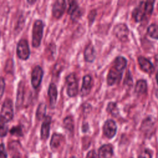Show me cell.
<instances>
[{"instance_id": "6da1fadb", "label": "cell", "mask_w": 158, "mask_h": 158, "mask_svg": "<svg viewBox=\"0 0 158 158\" xmlns=\"http://www.w3.org/2000/svg\"><path fill=\"white\" fill-rule=\"evenodd\" d=\"M44 23L40 19H37L33 23L32 28V46L38 48L40 46L43 35Z\"/></svg>"}, {"instance_id": "7a4b0ae2", "label": "cell", "mask_w": 158, "mask_h": 158, "mask_svg": "<svg viewBox=\"0 0 158 158\" xmlns=\"http://www.w3.org/2000/svg\"><path fill=\"white\" fill-rule=\"evenodd\" d=\"M0 117L2 118L7 122L11 121L14 117L13 102L10 99H6L1 107Z\"/></svg>"}, {"instance_id": "3957f363", "label": "cell", "mask_w": 158, "mask_h": 158, "mask_svg": "<svg viewBox=\"0 0 158 158\" xmlns=\"http://www.w3.org/2000/svg\"><path fill=\"white\" fill-rule=\"evenodd\" d=\"M67 93L70 97H75L78 94V81L75 73L68 75L65 78Z\"/></svg>"}, {"instance_id": "277c9868", "label": "cell", "mask_w": 158, "mask_h": 158, "mask_svg": "<svg viewBox=\"0 0 158 158\" xmlns=\"http://www.w3.org/2000/svg\"><path fill=\"white\" fill-rule=\"evenodd\" d=\"M17 55L18 57L22 60H27L30 55V50L28 41L26 39H21L17 45Z\"/></svg>"}, {"instance_id": "5b68a950", "label": "cell", "mask_w": 158, "mask_h": 158, "mask_svg": "<svg viewBox=\"0 0 158 158\" xmlns=\"http://www.w3.org/2000/svg\"><path fill=\"white\" fill-rule=\"evenodd\" d=\"M44 72L42 67L36 65L32 70L31 74V84L34 89H37L41 85L43 77Z\"/></svg>"}, {"instance_id": "8992f818", "label": "cell", "mask_w": 158, "mask_h": 158, "mask_svg": "<svg viewBox=\"0 0 158 158\" xmlns=\"http://www.w3.org/2000/svg\"><path fill=\"white\" fill-rule=\"evenodd\" d=\"M114 33L115 36L122 41H126L128 40L129 30L128 27L125 23H118L115 26Z\"/></svg>"}, {"instance_id": "52a82bcc", "label": "cell", "mask_w": 158, "mask_h": 158, "mask_svg": "<svg viewBox=\"0 0 158 158\" xmlns=\"http://www.w3.org/2000/svg\"><path fill=\"white\" fill-rule=\"evenodd\" d=\"M65 142V138L61 134L54 133L51 139L50 147L54 152L59 151L64 145Z\"/></svg>"}, {"instance_id": "ba28073f", "label": "cell", "mask_w": 158, "mask_h": 158, "mask_svg": "<svg viewBox=\"0 0 158 158\" xmlns=\"http://www.w3.org/2000/svg\"><path fill=\"white\" fill-rule=\"evenodd\" d=\"M123 72L115 69L112 66L109 70L107 77V83L109 85H113L118 83L122 78Z\"/></svg>"}, {"instance_id": "9c48e42d", "label": "cell", "mask_w": 158, "mask_h": 158, "mask_svg": "<svg viewBox=\"0 0 158 158\" xmlns=\"http://www.w3.org/2000/svg\"><path fill=\"white\" fill-rule=\"evenodd\" d=\"M117 131V125L115 122L111 119L107 120L103 125V132L108 138H113Z\"/></svg>"}, {"instance_id": "30bf717a", "label": "cell", "mask_w": 158, "mask_h": 158, "mask_svg": "<svg viewBox=\"0 0 158 158\" xmlns=\"http://www.w3.org/2000/svg\"><path fill=\"white\" fill-rule=\"evenodd\" d=\"M65 1L64 0L56 1L53 4L52 9L53 17L57 19L60 18L65 11Z\"/></svg>"}, {"instance_id": "8fae6325", "label": "cell", "mask_w": 158, "mask_h": 158, "mask_svg": "<svg viewBox=\"0 0 158 158\" xmlns=\"http://www.w3.org/2000/svg\"><path fill=\"white\" fill-rule=\"evenodd\" d=\"M51 123V117L50 115H46L45 117L43 118V122L41 127L40 131L41 139L43 141H46L49 138Z\"/></svg>"}, {"instance_id": "7c38bea8", "label": "cell", "mask_w": 158, "mask_h": 158, "mask_svg": "<svg viewBox=\"0 0 158 158\" xmlns=\"http://www.w3.org/2000/svg\"><path fill=\"white\" fill-rule=\"evenodd\" d=\"M145 2L146 1L140 2L138 6L135 7L133 10L132 15L136 22L141 21L146 16Z\"/></svg>"}, {"instance_id": "4fadbf2b", "label": "cell", "mask_w": 158, "mask_h": 158, "mask_svg": "<svg viewBox=\"0 0 158 158\" xmlns=\"http://www.w3.org/2000/svg\"><path fill=\"white\" fill-rule=\"evenodd\" d=\"M138 63L141 69L146 73H152L154 71V67L152 64L146 57L139 56L138 59Z\"/></svg>"}, {"instance_id": "5bb4252c", "label": "cell", "mask_w": 158, "mask_h": 158, "mask_svg": "<svg viewBox=\"0 0 158 158\" xmlns=\"http://www.w3.org/2000/svg\"><path fill=\"white\" fill-rule=\"evenodd\" d=\"M48 96L49 98V104L51 108H54L56 101H57V89L56 85L51 83L48 88Z\"/></svg>"}, {"instance_id": "9a60e30c", "label": "cell", "mask_w": 158, "mask_h": 158, "mask_svg": "<svg viewBox=\"0 0 158 158\" xmlns=\"http://www.w3.org/2000/svg\"><path fill=\"white\" fill-rule=\"evenodd\" d=\"M91 80L92 78L89 75H85L83 78V83L82 86L81 88V95L82 96H85L88 95L91 89Z\"/></svg>"}, {"instance_id": "2e32d148", "label": "cell", "mask_w": 158, "mask_h": 158, "mask_svg": "<svg viewBox=\"0 0 158 158\" xmlns=\"http://www.w3.org/2000/svg\"><path fill=\"white\" fill-rule=\"evenodd\" d=\"M113 155V148L111 144L102 145L98 151L99 158H111Z\"/></svg>"}, {"instance_id": "e0dca14e", "label": "cell", "mask_w": 158, "mask_h": 158, "mask_svg": "<svg viewBox=\"0 0 158 158\" xmlns=\"http://www.w3.org/2000/svg\"><path fill=\"white\" fill-rule=\"evenodd\" d=\"M154 123L151 118H147L143 121L141 128L145 135H151L154 130Z\"/></svg>"}, {"instance_id": "ac0fdd59", "label": "cell", "mask_w": 158, "mask_h": 158, "mask_svg": "<svg viewBox=\"0 0 158 158\" xmlns=\"http://www.w3.org/2000/svg\"><path fill=\"white\" fill-rule=\"evenodd\" d=\"M84 57L86 61L88 62H92L94 61L96 57V51L92 44H88L84 52Z\"/></svg>"}, {"instance_id": "d6986e66", "label": "cell", "mask_w": 158, "mask_h": 158, "mask_svg": "<svg viewBox=\"0 0 158 158\" xmlns=\"http://www.w3.org/2000/svg\"><path fill=\"white\" fill-rule=\"evenodd\" d=\"M24 84L22 81H20L19 83L17 92V99H16V106L17 108L21 106L23 104V98H24Z\"/></svg>"}, {"instance_id": "ffe728a7", "label": "cell", "mask_w": 158, "mask_h": 158, "mask_svg": "<svg viewBox=\"0 0 158 158\" xmlns=\"http://www.w3.org/2000/svg\"><path fill=\"white\" fill-rule=\"evenodd\" d=\"M127 66V59L123 56H118L114 62L113 67L123 72Z\"/></svg>"}, {"instance_id": "44dd1931", "label": "cell", "mask_w": 158, "mask_h": 158, "mask_svg": "<svg viewBox=\"0 0 158 158\" xmlns=\"http://www.w3.org/2000/svg\"><path fill=\"white\" fill-rule=\"evenodd\" d=\"M146 91H147L146 81L144 80H138L135 88V93L138 94H141L145 93Z\"/></svg>"}, {"instance_id": "7402d4cb", "label": "cell", "mask_w": 158, "mask_h": 158, "mask_svg": "<svg viewBox=\"0 0 158 158\" xmlns=\"http://www.w3.org/2000/svg\"><path fill=\"white\" fill-rule=\"evenodd\" d=\"M46 105L44 103H40L36 109V118L38 120H41L43 119L46 115Z\"/></svg>"}, {"instance_id": "603a6c76", "label": "cell", "mask_w": 158, "mask_h": 158, "mask_svg": "<svg viewBox=\"0 0 158 158\" xmlns=\"http://www.w3.org/2000/svg\"><path fill=\"white\" fill-rule=\"evenodd\" d=\"M64 128L70 133H72L74 129V122L72 117L67 116L63 120Z\"/></svg>"}, {"instance_id": "cb8c5ba5", "label": "cell", "mask_w": 158, "mask_h": 158, "mask_svg": "<svg viewBox=\"0 0 158 158\" xmlns=\"http://www.w3.org/2000/svg\"><path fill=\"white\" fill-rule=\"evenodd\" d=\"M147 32L151 38L158 40V25L156 24H151L147 29Z\"/></svg>"}, {"instance_id": "d4e9b609", "label": "cell", "mask_w": 158, "mask_h": 158, "mask_svg": "<svg viewBox=\"0 0 158 158\" xmlns=\"http://www.w3.org/2000/svg\"><path fill=\"white\" fill-rule=\"evenodd\" d=\"M107 111L114 117H117L119 114V110L115 102H109L107 107Z\"/></svg>"}, {"instance_id": "484cf974", "label": "cell", "mask_w": 158, "mask_h": 158, "mask_svg": "<svg viewBox=\"0 0 158 158\" xmlns=\"http://www.w3.org/2000/svg\"><path fill=\"white\" fill-rule=\"evenodd\" d=\"M7 123L2 118L0 117V137H4L8 132Z\"/></svg>"}, {"instance_id": "4316f807", "label": "cell", "mask_w": 158, "mask_h": 158, "mask_svg": "<svg viewBox=\"0 0 158 158\" xmlns=\"http://www.w3.org/2000/svg\"><path fill=\"white\" fill-rule=\"evenodd\" d=\"M9 131L12 135H15L17 136H23V135L22 128L20 125L12 127Z\"/></svg>"}, {"instance_id": "83f0119b", "label": "cell", "mask_w": 158, "mask_h": 158, "mask_svg": "<svg viewBox=\"0 0 158 158\" xmlns=\"http://www.w3.org/2000/svg\"><path fill=\"white\" fill-rule=\"evenodd\" d=\"M154 1H148L145 2V12L146 16L150 15L152 12Z\"/></svg>"}, {"instance_id": "f1b7e54d", "label": "cell", "mask_w": 158, "mask_h": 158, "mask_svg": "<svg viewBox=\"0 0 158 158\" xmlns=\"http://www.w3.org/2000/svg\"><path fill=\"white\" fill-rule=\"evenodd\" d=\"M81 11L80 10V9L79 8V7L78 8H77L73 12H72L70 14V17L71 19L73 21H77L79 19V18L81 17Z\"/></svg>"}, {"instance_id": "f546056e", "label": "cell", "mask_w": 158, "mask_h": 158, "mask_svg": "<svg viewBox=\"0 0 158 158\" xmlns=\"http://www.w3.org/2000/svg\"><path fill=\"white\" fill-rule=\"evenodd\" d=\"M78 7V4L75 1H69V7L68 9V13L70 15V14L73 12Z\"/></svg>"}, {"instance_id": "4dcf8cb0", "label": "cell", "mask_w": 158, "mask_h": 158, "mask_svg": "<svg viewBox=\"0 0 158 158\" xmlns=\"http://www.w3.org/2000/svg\"><path fill=\"white\" fill-rule=\"evenodd\" d=\"M139 158H152V152L149 149H145L139 155Z\"/></svg>"}, {"instance_id": "1f68e13d", "label": "cell", "mask_w": 158, "mask_h": 158, "mask_svg": "<svg viewBox=\"0 0 158 158\" xmlns=\"http://www.w3.org/2000/svg\"><path fill=\"white\" fill-rule=\"evenodd\" d=\"M6 83L4 78L2 77H0V100L1 99L5 90Z\"/></svg>"}, {"instance_id": "d6a6232c", "label": "cell", "mask_w": 158, "mask_h": 158, "mask_svg": "<svg viewBox=\"0 0 158 158\" xmlns=\"http://www.w3.org/2000/svg\"><path fill=\"white\" fill-rule=\"evenodd\" d=\"M7 154L5 149V146L3 143L0 144V158H7Z\"/></svg>"}, {"instance_id": "836d02e7", "label": "cell", "mask_w": 158, "mask_h": 158, "mask_svg": "<svg viewBox=\"0 0 158 158\" xmlns=\"http://www.w3.org/2000/svg\"><path fill=\"white\" fill-rule=\"evenodd\" d=\"M86 158H97V156L95 151L94 150L89 151L88 152Z\"/></svg>"}, {"instance_id": "e575fe53", "label": "cell", "mask_w": 158, "mask_h": 158, "mask_svg": "<svg viewBox=\"0 0 158 158\" xmlns=\"http://www.w3.org/2000/svg\"><path fill=\"white\" fill-rule=\"evenodd\" d=\"M27 2L28 3H29V4H34L36 2V1H27Z\"/></svg>"}, {"instance_id": "d590c367", "label": "cell", "mask_w": 158, "mask_h": 158, "mask_svg": "<svg viewBox=\"0 0 158 158\" xmlns=\"http://www.w3.org/2000/svg\"><path fill=\"white\" fill-rule=\"evenodd\" d=\"M155 59H156V63H157V64L158 65V54H157V55H156V56H155Z\"/></svg>"}, {"instance_id": "8d00e7d4", "label": "cell", "mask_w": 158, "mask_h": 158, "mask_svg": "<svg viewBox=\"0 0 158 158\" xmlns=\"http://www.w3.org/2000/svg\"><path fill=\"white\" fill-rule=\"evenodd\" d=\"M156 79L157 83L158 84V72L157 73V74H156Z\"/></svg>"}, {"instance_id": "74e56055", "label": "cell", "mask_w": 158, "mask_h": 158, "mask_svg": "<svg viewBox=\"0 0 158 158\" xmlns=\"http://www.w3.org/2000/svg\"><path fill=\"white\" fill-rule=\"evenodd\" d=\"M12 158H20V157L17 156H14L12 157Z\"/></svg>"}, {"instance_id": "f35d334b", "label": "cell", "mask_w": 158, "mask_h": 158, "mask_svg": "<svg viewBox=\"0 0 158 158\" xmlns=\"http://www.w3.org/2000/svg\"><path fill=\"white\" fill-rule=\"evenodd\" d=\"M71 158H76V157H74V156H72Z\"/></svg>"}, {"instance_id": "ab89813d", "label": "cell", "mask_w": 158, "mask_h": 158, "mask_svg": "<svg viewBox=\"0 0 158 158\" xmlns=\"http://www.w3.org/2000/svg\"><path fill=\"white\" fill-rule=\"evenodd\" d=\"M0 36H1V33H0Z\"/></svg>"}]
</instances>
